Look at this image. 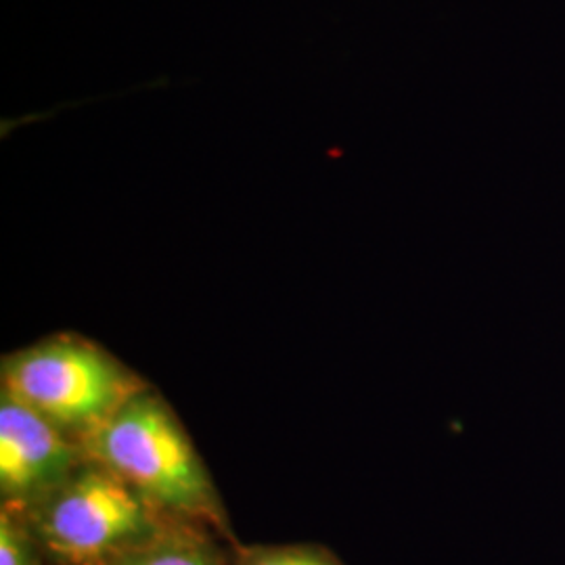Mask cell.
<instances>
[{"label":"cell","mask_w":565,"mask_h":565,"mask_svg":"<svg viewBox=\"0 0 565 565\" xmlns=\"http://www.w3.org/2000/svg\"><path fill=\"white\" fill-rule=\"evenodd\" d=\"M0 565H51L28 515L0 505Z\"/></svg>","instance_id":"52a82bcc"},{"label":"cell","mask_w":565,"mask_h":565,"mask_svg":"<svg viewBox=\"0 0 565 565\" xmlns=\"http://www.w3.org/2000/svg\"><path fill=\"white\" fill-rule=\"evenodd\" d=\"M84 455L120 476L163 518L200 525L226 546L239 543L200 450L153 385L88 438Z\"/></svg>","instance_id":"6da1fadb"},{"label":"cell","mask_w":565,"mask_h":565,"mask_svg":"<svg viewBox=\"0 0 565 565\" xmlns=\"http://www.w3.org/2000/svg\"><path fill=\"white\" fill-rule=\"evenodd\" d=\"M84 459L81 443L0 390V505L34 511Z\"/></svg>","instance_id":"277c9868"},{"label":"cell","mask_w":565,"mask_h":565,"mask_svg":"<svg viewBox=\"0 0 565 565\" xmlns=\"http://www.w3.org/2000/svg\"><path fill=\"white\" fill-rule=\"evenodd\" d=\"M231 565H345L319 543H254L228 546Z\"/></svg>","instance_id":"8992f818"},{"label":"cell","mask_w":565,"mask_h":565,"mask_svg":"<svg viewBox=\"0 0 565 565\" xmlns=\"http://www.w3.org/2000/svg\"><path fill=\"white\" fill-rule=\"evenodd\" d=\"M51 565H116L172 520L93 459L25 513Z\"/></svg>","instance_id":"3957f363"},{"label":"cell","mask_w":565,"mask_h":565,"mask_svg":"<svg viewBox=\"0 0 565 565\" xmlns=\"http://www.w3.org/2000/svg\"><path fill=\"white\" fill-rule=\"evenodd\" d=\"M147 387L135 369L78 333L42 338L0 361V390L82 446Z\"/></svg>","instance_id":"7a4b0ae2"},{"label":"cell","mask_w":565,"mask_h":565,"mask_svg":"<svg viewBox=\"0 0 565 565\" xmlns=\"http://www.w3.org/2000/svg\"><path fill=\"white\" fill-rule=\"evenodd\" d=\"M116 565H231L223 541L200 525L170 522Z\"/></svg>","instance_id":"5b68a950"}]
</instances>
